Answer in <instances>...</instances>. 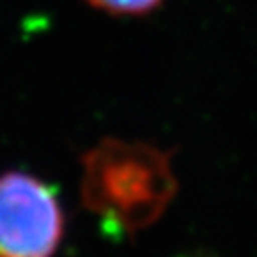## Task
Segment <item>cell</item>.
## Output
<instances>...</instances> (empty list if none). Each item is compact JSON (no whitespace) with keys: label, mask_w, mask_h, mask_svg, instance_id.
<instances>
[{"label":"cell","mask_w":257,"mask_h":257,"mask_svg":"<svg viewBox=\"0 0 257 257\" xmlns=\"http://www.w3.org/2000/svg\"><path fill=\"white\" fill-rule=\"evenodd\" d=\"M86 170L90 206L128 230L156 219L174 196L168 158L147 145L103 143L88 156Z\"/></svg>","instance_id":"6da1fadb"},{"label":"cell","mask_w":257,"mask_h":257,"mask_svg":"<svg viewBox=\"0 0 257 257\" xmlns=\"http://www.w3.org/2000/svg\"><path fill=\"white\" fill-rule=\"evenodd\" d=\"M65 215L55 191L23 172L0 175V257H52Z\"/></svg>","instance_id":"7a4b0ae2"},{"label":"cell","mask_w":257,"mask_h":257,"mask_svg":"<svg viewBox=\"0 0 257 257\" xmlns=\"http://www.w3.org/2000/svg\"><path fill=\"white\" fill-rule=\"evenodd\" d=\"M90 6L112 16H145L164 0H86Z\"/></svg>","instance_id":"3957f363"}]
</instances>
